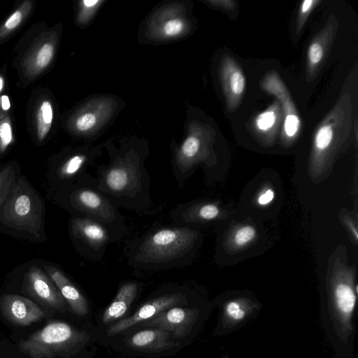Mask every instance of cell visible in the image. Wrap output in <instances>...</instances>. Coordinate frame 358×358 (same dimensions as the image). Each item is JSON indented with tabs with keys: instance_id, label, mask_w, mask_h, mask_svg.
Masks as SVG:
<instances>
[{
	"instance_id": "obj_1",
	"label": "cell",
	"mask_w": 358,
	"mask_h": 358,
	"mask_svg": "<svg viewBox=\"0 0 358 358\" xmlns=\"http://www.w3.org/2000/svg\"><path fill=\"white\" fill-rule=\"evenodd\" d=\"M106 148L110 162L97 167L96 189L118 208L148 210L152 206L151 180L145 166L148 152L130 144Z\"/></svg>"
},
{
	"instance_id": "obj_2",
	"label": "cell",
	"mask_w": 358,
	"mask_h": 358,
	"mask_svg": "<svg viewBox=\"0 0 358 358\" xmlns=\"http://www.w3.org/2000/svg\"><path fill=\"white\" fill-rule=\"evenodd\" d=\"M198 238L189 226L155 227L129 243L128 262L136 268L154 271L185 266Z\"/></svg>"
},
{
	"instance_id": "obj_3",
	"label": "cell",
	"mask_w": 358,
	"mask_h": 358,
	"mask_svg": "<svg viewBox=\"0 0 358 358\" xmlns=\"http://www.w3.org/2000/svg\"><path fill=\"white\" fill-rule=\"evenodd\" d=\"M90 340L85 330H78L62 321H51L27 338L19 350L31 358L69 357L77 353Z\"/></svg>"
},
{
	"instance_id": "obj_4",
	"label": "cell",
	"mask_w": 358,
	"mask_h": 358,
	"mask_svg": "<svg viewBox=\"0 0 358 358\" xmlns=\"http://www.w3.org/2000/svg\"><path fill=\"white\" fill-rule=\"evenodd\" d=\"M43 219V204L39 194L25 178L20 177L1 206L0 220L10 227L39 238Z\"/></svg>"
},
{
	"instance_id": "obj_5",
	"label": "cell",
	"mask_w": 358,
	"mask_h": 358,
	"mask_svg": "<svg viewBox=\"0 0 358 358\" xmlns=\"http://www.w3.org/2000/svg\"><path fill=\"white\" fill-rule=\"evenodd\" d=\"M70 207L79 215L99 222L124 234L127 231L125 218L106 196L95 186L94 177L85 173L69 192Z\"/></svg>"
},
{
	"instance_id": "obj_6",
	"label": "cell",
	"mask_w": 358,
	"mask_h": 358,
	"mask_svg": "<svg viewBox=\"0 0 358 358\" xmlns=\"http://www.w3.org/2000/svg\"><path fill=\"white\" fill-rule=\"evenodd\" d=\"M70 230L83 255L92 261L101 260L107 246L123 236L99 222L77 215L71 220Z\"/></svg>"
},
{
	"instance_id": "obj_7",
	"label": "cell",
	"mask_w": 358,
	"mask_h": 358,
	"mask_svg": "<svg viewBox=\"0 0 358 358\" xmlns=\"http://www.w3.org/2000/svg\"><path fill=\"white\" fill-rule=\"evenodd\" d=\"M187 303V296L181 292H171L159 294L142 304L131 316L120 320L107 331L109 336L125 331L131 327L148 320L163 311Z\"/></svg>"
},
{
	"instance_id": "obj_8",
	"label": "cell",
	"mask_w": 358,
	"mask_h": 358,
	"mask_svg": "<svg viewBox=\"0 0 358 358\" xmlns=\"http://www.w3.org/2000/svg\"><path fill=\"white\" fill-rule=\"evenodd\" d=\"M25 291L42 306L65 313L69 308L57 286L41 268L33 266L24 275Z\"/></svg>"
},
{
	"instance_id": "obj_9",
	"label": "cell",
	"mask_w": 358,
	"mask_h": 358,
	"mask_svg": "<svg viewBox=\"0 0 358 358\" xmlns=\"http://www.w3.org/2000/svg\"><path fill=\"white\" fill-rule=\"evenodd\" d=\"M0 311L11 324L26 327L41 322L46 312L28 298L17 294H3L0 297Z\"/></svg>"
},
{
	"instance_id": "obj_10",
	"label": "cell",
	"mask_w": 358,
	"mask_h": 358,
	"mask_svg": "<svg viewBox=\"0 0 358 358\" xmlns=\"http://www.w3.org/2000/svg\"><path fill=\"white\" fill-rule=\"evenodd\" d=\"M261 85L264 91L275 96L280 103L284 115L283 135L288 139L294 138L300 130L301 120L285 85L274 72L266 74Z\"/></svg>"
},
{
	"instance_id": "obj_11",
	"label": "cell",
	"mask_w": 358,
	"mask_h": 358,
	"mask_svg": "<svg viewBox=\"0 0 358 358\" xmlns=\"http://www.w3.org/2000/svg\"><path fill=\"white\" fill-rule=\"evenodd\" d=\"M194 309L175 306L166 310L150 320L144 321V326L157 327L169 332L172 338H182L190 331L195 320Z\"/></svg>"
},
{
	"instance_id": "obj_12",
	"label": "cell",
	"mask_w": 358,
	"mask_h": 358,
	"mask_svg": "<svg viewBox=\"0 0 358 358\" xmlns=\"http://www.w3.org/2000/svg\"><path fill=\"white\" fill-rule=\"evenodd\" d=\"M57 43V33L52 31L43 34L31 46L23 62L27 77L34 78L48 67L54 58Z\"/></svg>"
},
{
	"instance_id": "obj_13",
	"label": "cell",
	"mask_w": 358,
	"mask_h": 358,
	"mask_svg": "<svg viewBox=\"0 0 358 358\" xmlns=\"http://www.w3.org/2000/svg\"><path fill=\"white\" fill-rule=\"evenodd\" d=\"M220 77L229 110L238 106L245 90V77L241 67L230 56L222 57L220 63Z\"/></svg>"
},
{
	"instance_id": "obj_14",
	"label": "cell",
	"mask_w": 358,
	"mask_h": 358,
	"mask_svg": "<svg viewBox=\"0 0 358 358\" xmlns=\"http://www.w3.org/2000/svg\"><path fill=\"white\" fill-rule=\"evenodd\" d=\"M45 268L71 310L79 317L85 316L89 312L88 303L76 285L59 268L51 266Z\"/></svg>"
},
{
	"instance_id": "obj_15",
	"label": "cell",
	"mask_w": 358,
	"mask_h": 358,
	"mask_svg": "<svg viewBox=\"0 0 358 358\" xmlns=\"http://www.w3.org/2000/svg\"><path fill=\"white\" fill-rule=\"evenodd\" d=\"M127 343L133 349L148 352H162L180 345L173 340L169 332L157 327L134 334L128 338Z\"/></svg>"
},
{
	"instance_id": "obj_16",
	"label": "cell",
	"mask_w": 358,
	"mask_h": 358,
	"mask_svg": "<svg viewBox=\"0 0 358 358\" xmlns=\"http://www.w3.org/2000/svg\"><path fill=\"white\" fill-rule=\"evenodd\" d=\"M336 20L330 19L326 26L316 35L307 50V80L313 78L323 62L337 29Z\"/></svg>"
},
{
	"instance_id": "obj_17",
	"label": "cell",
	"mask_w": 358,
	"mask_h": 358,
	"mask_svg": "<svg viewBox=\"0 0 358 358\" xmlns=\"http://www.w3.org/2000/svg\"><path fill=\"white\" fill-rule=\"evenodd\" d=\"M100 148H85L73 153L58 167L57 175L63 180L80 178L89 166L94 164L95 159L101 155Z\"/></svg>"
},
{
	"instance_id": "obj_18",
	"label": "cell",
	"mask_w": 358,
	"mask_h": 358,
	"mask_svg": "<svg viewBox=\"0 0 358 358\" xmlns=\"http://www.w3.org/2000/svg\"><path fill=\"white\" fill-rule=\"evenodd\" d=\"M141 284L138 282L129 280L120 285L117 292L103 313L102 322L108 324L120 320L126 314L136 298Z\"/></svg>"
},
{
	"instance_id": "obj_19",
	"label": "cell",
	"mask_w": 358,
	"mask_h": 358,
	"mask_svg": "<svg viewBox=\"0 0 358 358\" xmlns=\"http://www.w3.org/2000/svg\"><path fill=\"white\" fill-rule=\"evenodd\" d=\"M281 115V106L277 102L259 113L254 121L257 133L267 135L276 131L280 123Z\"/></svg>"
},
{
	"instance_id": "obj_20",
	"label": "cell",
	"mask_w": 358,
	"mask_h": 358,
	"mask_svg": "<svg viewBox=\"0 0 358 358\" xmlns=\"http://www.w3.org/2000/svg\"><path fill=\"white\" fill-rule=\"evenodd\" d=\"M53 121V108L48 99L43 100L38 105L36 113V128L38 141H43L49 133Z\"/></svg>"
},
{
	"instance_id": "obj_21",
	"label": "cell",
	"mask_w": 358,
	"mask_h": 358,
	"mask_svg": "<svg viewBox=\"0 0 358 358\" xmlns=\"http://www.w3.org/2000/svg\"><path fill=\"white\" fill-rule=\"evenodd\" d=\"M334 294L338 311L344 317L350 316L355 309L357 301L354 290L349 285L340 283L336 287Z\"/></svg>"
},
{
	"instance_id": "obj_22",
	"label": "cell",
	"mask_w": 358,
	"mask_h": 358,
	"mask_svg": "<svg viewBox=\"0 0 358 358\" xmlns=\"http://www.w3.org/2000/svg\"><path fill=\"white\" fill-rule=\"evenodd\" d=\"M32 8L31 1H24L1 25L0 40L13 32L29 15Z\"/></svg>"
},
{
	"instance_id": "obj_23",
	"label": "cell",
	"mask_w": 358,
	"mask_h": 358,
	"mask_svg": "<svg viewBox=\"0 0 358 358\" xmlns=\"http://www.w3.org/2000/svg\"><path fill=\"white\" fill-rule=\"evenodd\" d=\"M91 110H83L73 116L71 128L79 134H87L96 127L102 117Z\"/></svg>"
},
{
	"instance_id": "obj_24",
	"label": "cell",
	"mask_w": 358,
	"mask_h": 358,
	"mask_svg": "<svg viewBox=\"0 0 358 358\" xmlns=\"http://www.w3.org/2000/svg\"><path fill=\"white\" fill-rule=\"evenodd\" d=\"M187 28L186 21L181 17H171L162 23L160 33L165 38H176Z\"/></svg>"
},
{
	"instance_id": "obj_25",
	"label": "cell",
	"mask_w": 358,
	"mask_h": 358,
	"mask_svg": "<svg viewBox=\"0 0 358 358\" xmlns=\"http://www.w3.org/2000/svg\"><path fill=\"white\" fill-rule=\"evenodd\" d=\"M15 172L11 165L0 171V208L3 205L12 191L16 180Z\"/></svg>"
},
{
	"instance_id": "obj_26",
	"label": "cell",
	"mask_w": 358,
	"mask_h": 358,
	"mask_svg": "<svg viewBox=\"0 0 358 358\" xmlns=\"http://www.w3.org/2000/svg\"><path fill=\"white\" fill-rule=\"evenodd\" d=\"M13 141L11 121L8 115H0V153H3Z\"/></svg>"
},
{
	"instance_id": "obj_27",
	"label": "cell",
	"mask_w": 358,
	"mask_h": 358,
	"mask_svg": "<svg viewBox=\"0 0 358 358\" xmlns=\"http://www.w3.org/2000/svg\"><path fill=\"white\" fill-rule=\"evenodd\" d=\"M102 1L83 0L79 2L77 21L80 24H85L92 18L99 7Z\"/></svg>"
},
{
	"instance_id": "obj_28",
	"label": "cell",
	"mask_w": 358,
	"mask_h": 358,
	"mask_svg": "<svg viewBox=\"0 0 358 358\" xmlns=\"http://www.w3.org/2000/svg\"><path fill=\"white\" fill-rule=\"evenodd\" d=\"M255 235V229L250 225H246L236 231L234 240L236 245L241 247L250 242Z\"/></svg>"
},
{
	"instance_id": "obj_29",
	"label": "cell",
	"mask_w": 358,
	"mask_h": 358,
	"mask_svg": "<svg viewBox=\"0 0 358 358\" xmlns=\"http://www.w3.org/2000/svg\"><path fill=\"white\" fill-rule=\"evenodd\" d=\"M320 2L321 1L318 0H305L301 2L297 20V28L299 30L301 29L309 14Z\"/></svg>"
},
{
	"instance_id": "obj_30",
	"label": "cell",
	"mask_w": 358,
	"mask_h": 358,
	"mask_svg": "<svg viewBox=\"0 0 358 358\" xmlns=\"http://www.w3.org/2000/svg\"><path fill=\"white\" fill-rule=\"evenodd\" d=\"M227 314L234 320H240L245 315V310L236 301H230L226 306Z\"/></svg>"
},
{
	"instance_id": "obj_31",
	"label": "cell",
	"mask_w": 358,
	"mask_h": 358,
	"mask_svg": "<svg viewBox=\"0 0 358 358\" xmlns=\"http://www.w3.org/2000/svg\"><path fill=\"white\" fill-rule=\"evenodd\" d=\"M208 3L227 10H233L235 8V2L231 0L208 1Z\"/></svg>"
},
{
	"instance_id": "obj_32",
	"label": "cell",
	"mask_w": 358,
	"mask_h": 358,
	"mask_svg": "<svg viewBox=\"0 0 358 358\" xmlns=\"http://www.w3.org/2000/svg\"><path fill=\"white\" fill-rule=\"evenodd\" d=\"M275 194L272 189H268L258 198L259 205L264 206L270 203L274 198Z\"/></svg>"
},
{
	"instance_id": "obj_33",
	"label": "cell",
	"mask_w": 358,
	"mask_h": 358,
	"mask_svg": "<svg viewBox=\"0 0 358 358\" xmlns=\"http://www.w3.org/2000/svg\"><path fill=\"white\" fill-rule=\"evenodd\" d=\"M0 106L4 111H7L10 108V99L7 95H2L0 97Z\"/></svg>"
},
{
	"instance_id": "obj_34",
	"label": "cell",
	"mask_w": 358,
	"mask_h": 358,
	"mask_svg": "<svg viewBox=\"0 0 358 358\" xmlns=\"http://www.w3.org/2000/svg\"><path fill=\"white\" fill-rule=\"evenodd\" d=\"M350 227L351 229V231L353 232V234L355 235V239L357 240L358 234H357V231L356 229L354 227V226L352 224H350Z\"/></svg>"
},
{
	"instance_id": "obj_35",
	"label": "cell",
	"mask_w": 358,
	"mask_h": 358,
	"mask_svg": "<svg viewBox=\"0 0 358 358\" xmlns=\"http://www.w3.org/2000/svg\"><path fill=\"white\" fill-rule=\"evenodd\" d=\"M4 87V78L0 75V93L2 92Z\"/></svg>"
}]
</instances>
